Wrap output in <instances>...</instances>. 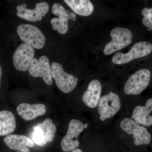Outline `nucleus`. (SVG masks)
I'll return each mask as SVG.
<instances>
[{"mask_svg": "<svg viewBox=\"0 0 152 152\" xmlns=\"http://www.w3.org/2000/svg\"><path fill=\"white\" fill-rule=\"evenodd\" d=\"M17 33L24 43L34 48H42L45 43L46 38L43 34L33 25H20L17 28Z\"/></svg>", "mask_w": 152, "mask_h": 152, "instance_id": "f257e3e1", "label": "nucleus"}, {"mask_svg": "<svg viewBox=\"0 0 152 152\" xmlns=\"http://www.w3.org/2000/svg\"><path fill=\"white\" fill-rule=\"evenodd\" d=\"M112 40L106 45L104 50L105 55H110L121 50L132 43V34L130 30L126 28L116 27L110 33Z\"/></svg>", "mask_w": 152, "mask_h": 152, "instance_id": "f03ea898", "label": "nucleus"}, {"mask_svg": "<svg viewBox=\"0 0 152 152\" xmlns=\"http://www.w3.org/2000/svg\"><path fill=\"white\" fill-rule=\"evenodd\" d=\"M51 69L52 78L54 79L59 89L65 94L70 93L75 89L77 83V78L66 73L59 63L53 62Z\"/></svg>", "mask_w": 152, "mask_h": 152, "instance_id": "7ed1b4c3", "label": "nucleus"}, {"mask_svg": "<svg viewBox=\"0 0 152 152\" xmlns=\"http://www.w3.org/2000/svg\"><path fill=\"white\" fill-rule=\"evenodd\" d=\"M151 76V72L147 69L138 71L128 79L124 87V92L127 95L140 94L148 86Z\"/></svg>", "mask_w": 152, "mask_h": 152, "instance_id": "20e7f679", "label": "nucleus"}, {"mask_svg": "<svg viewBox=\"0 0 152 152\" xmlns=\"http://www.w3.org/2000/svg\"><path fill=\"white\" fill-rule=\"evenodd\" d=\"M120 127L129 134L133 135L134 144L136 146L148 145L151 135L146 128L141 126L132 118H126L120 123Z\"/></svg>", "mask_w": 152, "mask_h": 152, "instance_id": "39448f33", "label": "nucleus"}, {"mask_svg": "<svg viewBox=\"0 0 152 152\" xmlns=\"http://www.w3.org/2000/svg\"><path fill=\"white\" fill-rule=\"evenodd\" d=\"M152 51L151 44L145 42H139L135 44L127 53H116L112 58V61L115 64H124L133 60L146 56Z\"/></svg>", "mask_w": 152, "mask_h": 152, "instance_id": "423d86ee", "label": "nucleus"}, {"mask_svg": "<svg viewBox=\"0 0 152 152\" xmlns=\"http://www.w3.org/2000/svg\"><path fill=\"white\" fill-rule=\"evenodd\" d=\"M97 105L100 119L104 121L113 116L121 109L119 96L115 93L110 91L100 99Z\"/></svg>", "mask_w": 152, "mask_h": 152, "instance_id": "0eeeda50", "label": "nucleus"}, {"mask_svg": "<svg viewBox=\"0 0 152 152\" xmlns=\"http://www.w3.org/2000/svg\"><path fill=\"white\" fill-rule=\"evenodd\" d=\"M52 12L58 18H53L50 20L52 28L54 31H57L61 34H65L68 30V20L69 19L75 21L76 15L73 12H70L69 10H66L61 5L55 3L52 7Z\"/></svg>", "mask_w": 152, "mask_h": 152, "instance_id": "6e6552de", "label": "nucleus"}, {"mask_svg": "<svg viewBox=\"0 0 152 152\" xmlns=\"http://www.w3.org/2000/svg\"><path fill=\"white\" fill-rule=\"evenodd\" d=\"M84 129V125L81 121L76 119L71 120L69 123L66 134L61 142V147L63 151H71L78 148L79 135Z\"/></svg>", "mask_w": 152, "mask_h": 152, "instance_id": "1a4fd4ad", "label": "nucleus"}, {"mask_svg": "<svg viewBox=\"0 0 152 152\" xmlns=\"http://www.w3.org/2000/svg\"><path fill=\"white\" fill-rule=\"evenodd\" d=\"M28 72L33 77L42 78L48 86H51L53 83L51 69L48 58L46 56H42L39 60L34 58L29 68Z\"/></svg>", "mask_w": 152, "mask_h": 152, "instance_id": "9d476101", "label": "nucleus"}, {"mask_svg": "<svg viewBox=\"0 0 152 152\" xmlns=\"http://www.w3.org/2000/svg\"><path fill=\"white\" fill-rule=\"evenodd\" d=\"M35 50L27 44H20L15 51L13 63L17 70L26 72L28 70L34 56Z\"/></svg>", "mask_w": 152, "mask_h": 152, "instance_id": "9b49d317", "label": "nucleus"}, {"mask_svg": "<svg viewBox=\"0 0 152 152\" xmlns=\"http://www.w3.org/2000/svg\"><path fill=\"white\" fill-rule=\"evenodd\" d=\"M17 16L29 22L41 21L48 12L49 6L46 2L37 3L33 10L25 8L21 5L16 7Z\"/></svg>", "mask_w": 152, "mask_h": 152, "instance_id": "f8f14e48", "label": "nucleus"}, {"mask_svg": "<svg viewBox=\"0 0 152 152\" xmlns=\"http://www.w3.org/2000/svg\"><path fill=\"white\" fill-rule=\"evenodd\" d=\"M17 112L23 119L30 121L35 119L37 117L43 115L46 112V108L44 104H30L24 103L18 106Z\"/></svg>", "mask_w": 152, "mask_h": 152, "instance_id": "ddd939ff", "label": "nucleus"}, {"mask_svg": "<svg viewBox=\"0 0 152 152\" xmlns=\"http://www.w3.org/2000/svg\"><path fill=\"white\" fill-rule=\"evenodd\" d=\"M4 142L9 148L22 152H30L28 148L34 146L32 140L24 135L12 134L6 136Z\"/></svg>", "mask_w": 152, "mask_h": 152, "instance_id": "4468645a", "label": "nucleus"}, {"mask_svg": "<svg viewBox=\"0 0 152 152\" xmlns=\"http://www.w3.org/2000/svg\"><path fill=\"white\" fill-rule=\"evenodd\" d=\"M102 89V85L99 81L94 80L90 82L87 90L82 96V100L85 104L90 108L96 107L100 99Z\"/></svg>", "mask_w": 152, "mask_h": 152, "instance_id": "2eb2a0df", "label": "nucleus"}, {"mask_svg": "<svg viewBox=\"0 0 152 152\" xmlns=\"http://www.w3.org/2000/svg\"><path fill=\"white\" fill-rule=\"evenodd\" d=\"M152 111V98H151L145 106H137L135 108L131 118L140 125L149 127L152 126V116L150 115Z\"/></svg>", "mask_w": 152, "mask_h": 152, "instance_id": "dca6fc26", "label": "nucleus"}, {"mask_svg": "<svg viewBox=\"0 0 152 152\" xmlns=\"http://www.w3.org/2000/svg\"><path fill=\"white\" fill-rule=\"evenodd\" d=\"M16 127L15 118L7 110L0 112V136H7L13 132Z\"/></svg>", "mask_w": 152, "mask_h": 152, "instance_id": "f3484780", "label": "nucleus"}, {"mask_svg": "<svg viewBox=\"0 0 152 152\" xmlns=\"http://www.w3.org/2000/svg\"><path fill=\"white\" fill-rule=\"evenodd\" d=\"M75 13L82 16H88L94 10V6L90 0H64Z\"/></svg>", "mask_w": 152, "mask_h": 152, "instance_id": "a211bd4d", "label": "nucleus"}, {"mask_svg": "<svg viewBox=\"0 0 152 152\" xmlns=\"http://www.w3.org/2000/svg\"><path fill=\"white\" fill-rule=\"evenodd\" d=\"M33 127H37L40 129L46 137L48 142L53 141L56 131V127L53 123V121L50 118H47L42 122L33 126Z\"/></svg>", "mask_w": 152, "mask_h": 152, "instance_id": "6ab92c4d", "label": "nucleus"}, {"mask_svg": "<svg viewBox=\"0 0 152 152\" xmlns=\"http://www.w3.org/2000/svg\"><path fill=\"white\" fill-rule=\"evenodd\" d=\"M34 130L32 134V140L35 143L40 147L44 146L48 142L43 132L39 128L33 127Z\"/></svg>", "mask_w": 152, "mask_h": 152, "instance_id": "aec40b11", "label": "nucleus"}, {"mask_svg": "<svg viewBox=\"0 0 152 152\" xmlns=\"http://www.w3.org/2000/svg\"><path fill=\"white\" fill-rule=\"evenodd\" d=\"M141 13L144 16L142 19L143 24L148 28L149 31H152V8L151 9L147 8L143 9Z\"/></svg>", "mask_w": 152, "mask_h": 152, "instance_id": "412c9836", "label": "nucleus"}, {"mask_svg": "<svg viewBox=\"0 0 152 152\" xmlns=\"http://www.w3.org/2000/svg\"><path fill=\"white\" fill-rule=\"evenodd\" d=\"M71 152H83L80 149H76L73 150V151H72Z\"/></svg>", "mask_w": 152, "mask_h": 152, "instance_id": "4be33fe9", "label": "nucleus"}, {"mask_svg": "<svg viewBox=\"0 0 152 152\" xmlns=\"http://www.w3.org/2000/svg\"><path fill=\"white\" fill-rule=\"evenodd\" d=\"M2 69L1 67H0V79L1 78V76H2Z\"/></svg>", "mask_w": 152, "mask_h": 152, "instance_id": "5701e85b", "label": "nucleus"}, {"mask_svg": "<svg viewBox=\"0 0 152 152\" xmlns=\"http://www.w3.org/2000/svg\"><path fill=\"white\" fill-rule=\"evenodd\" d=\"M21 6H22V7H23L24 8H26L27 5L26 4H22Z\"/></svg>", "mask_w": 152, "mask_h": 152, "instance_id": "b1692460", "label": "nucleus"}, {"mask_svg": "<svg viewBox=\"0 0 152 152\" xmlns=\"http://www.w3.org/2000/svg\"><path fill=\"white\" fill-rule=\"evenodd\" d=\"M88 127V125L87 124H85L84 125V128L85 129H86V128Z\"/></svg>", "mask_w": 152, "mask_h": 152, "instance_id": "393cba45", "label": "nucleus"}, {"mask_svg": "<svg viewBox=\"0 0 152 152\" xmlns=\"http://www.w3.org/2000/svg\"><path fill=\"white\" fill-rule=\"evenodd\" d=\"M40 1H42V0H40Z\"/></svg>", "mask_w": 152, "mask_h": 152, "instance_id": "a878e982", "label": "nucleus"}, {"mask_svg": "<svg viewBox=\"0 0 152 152\" xmlns=\"http://www.w3.org/2000/svg\"></svg>", "mask_w": 152, "mask_h": 152, "instance_id": "bb28decb", "label": "nucleus"}]
</instances>
